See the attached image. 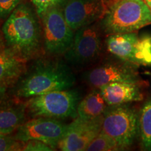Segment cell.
Returning <instances> with one entry per match:
<instances>
[{
    "instance_id": "277c9868",
    "label": "cell",
    "mask_w": 151,
    "mask_h": 151,
    "mask_svg": "<svg viewBox=\"0 0 151 151\" xmlns=\"http://www.w3.org/2000/svg\"><path fill=\"white\" fill-rule=\"evenodd\" d=\"M81 95L76 90H55L29 98L25 103L32 118L48 117L57 119L78 117Z\"/></svg>"
},
{
    "instance_id": "3957f363",
    "label": "cell",
    "mask_w": 151,
    "mask_h": 151,
    "mask_svg": "<svg viewBox=\"0 0 151 151\" xmlns=\"http://www.w3.org/2000/svg\"><path fill=\"white\" fill-rule=\"evenodd\" d=\"M151 24V9L143 0H115L101 19L106 35L134 32Z\"/></svg>"
},
{
    "instance_id": "e0dca14e",
    "label": "cell",
    "mask_w": 151,
    "mask_h": 151,
    "mask_svg": "<svg viewBox=\"0 0 151 151\" xmlns=\"http://www.w3.org/2000/svg\"><path fill=\"white\" fill-rule=\"evenodd\" d=\"M138 129L143 150H151V98L141 109L139 115Z\"/></svg>"
},
{
    "instance_id": "ba28073f",
    "label": "cell",
    "mask_w": 151,
    "mask_h": 151,
    "mask_svg": "<svg viewBox=\"0 0 151 151\" xmlns=\"http://www.w3.org/2000/svg\"><path fill=\"white\" fill-rule=\"evenodd\" d=\"M101 48L99 29L97 24H92L76 30L70 48L64 57L71 65L83 67L97 59Z\"/></svg>"
},
{
    "instance_id": "9c48e42d",
    "label": "cell",
    "mask_w": 151,
    "mask_h": 151,
    "mask_svg": "<svg viewBox=\"0 0 151 151\" xmlns=\"http://www.w3.org/2000/svg\"><path fill=\"white\" fill-rule=\"evenodd\" d=\"M67 127L68 124L60 121L59 119L38 117L21 124L17 129L14 137L22 142L29 140L42 141L55 150Z\"/></svg>"
},
{
    "instance_id": "6da1fadb",
    "label": "cell",
    "mask_w": 151,
    "mask_h": 151,
    "mask_svg": "<svg viewBox=\"0 0 151 151\" xmlns=\"http://www.w3.org/2000/svg\"><path fill=\"white\" fill-rule=\"evenodd\" d=\"M76 78L70 67L62 60H39L24 72L17 83L15 95L31 98L47 92L70 89Z\"/></svg>"
},
{
    "instance_id": "ac0fdd59",
    "label": "cell",
    "mask_w": 151,
    "mask_h": 151,
    "mask_svg": "<svg viewBox=\"0 0 151 151\" xmlns=\"http://www.w3.org/2000/svg\"><path fill=\"white\" fill-rule=\"evenodd\" d=\"M120 146L113 138L104 132H100L97 137L92 140L86 150L88 151H111L120 150Z\"/></svg>"
},
{
    "instance_id": "7a4b0ae2",
    "label": "cell",
    "mask_w": 151,
    "mask_h": 151,
    "mask_svg": "<svg viewBox=\"0 0 151 151\" xmlns=\"http://www.w3.org/2000/svg\"><path fill=\"white\" fill-rule=\"evenodd\" d=\"M36 13L28 5L20 4L1 27L7 47L26 62L41 48V29Z\"/></svg>"
},
{
    "instance_id": "d6986e66",
    "label": "cell",
    "mask_w": 151,
    "mask_h": 151,
    "mask_svg": "<svg viewBox=\"0 0 151 151\" xmlns=\"http://www.w3.org/2000/svg\"><path fill=\"white\" fill-rule=\"evenodd\" d=\"M23 142L9 134H0V151L22 150Z\"/></svg>"
},
{
    "instance_id": "d4e9b609",
    "label": "cell",
    "mask_w": 151,
    "mask_h": 151,
    "mask_svg": "<svg viewBox=\"0 0 151 151\" xmlns=\"http://www.w3.org/2000/svg\"><path fill=\"white\" fill-rule=\"evenodd\" d=\"M143 1L146 3V4L149 6V8L151 9V0H143Z\"/></svg>"
},
{
    "instance_id": "603a6c76",
    "label": "cell",
    "mask_w": 151,
    "mask_h": 151,
    "mask_svg": "<svg viewBox=\"0 0 151 151\" xmlns=\"http://www.w3.org/2000/svg\"><path fill=\"white\" fill-rule=\"evenodd\" d=\"M9 87L8 85L3 83H0V104L6 100V94L7 89H8Z\"/></svg>"
},
{
    "instance_id": "5bb4252c",
    "label": "cell",
    "mask_w": 151,
    "mask_h": 151,
    "mask_svg": "<svg viewBox=\"0 0 151 151\" xmlns=\"http://www.w3.org/2000/svg\"><path fill=\"white\" fill-rule=\"evenodd\" d=\"M25 62L14 50L6 47L0 52V83H15L26 71Z\"/></svg>"
},
{
    "instance_id": "44dd1931",
    "label": "cell",
    "mask_w": 151,
    "mask_h": 151,
    "mask_svg": "<svg viewBox=\"0 0 151 151\" xmlns=\"http://www.w3.org/2000/svg\"><path fill=\"white\" fill-rule=\"evenodd\" d=\"M22 0H0V20H6Z\"/></svg>"
},
{
    "instance_id": "7402d4cb",
    "label": "cell",
    "mask_w": 151,
    "mask_h": 151,
    "mask_svg": "<svg viewBox=\"0 0 151 151\" xmlns=\"http://www.w3.org/2000/svg\"><path fill=\"white\" fill-rule=\"evenodd\" d=\"M22 150L24 151H52L54 150L46 143L38 140H29L23 142Z\"/></svg>"
},
{
    "instance_id": "9a60e30c",
    "label": "cell",
    "mask_w": 151,
    "mask_h": 151,
    "mask_svg": "<svg viewBox=\"0 0 151 151\" xmlns=\"http://www.w3.org/2000/svg\"><path fill=\"white\" fill-rule=\"evenodd\" d=\"M26 104L6 100L0 104V134H9L25 121Z\"/></svg>"
},
{
    "instance_id": "8992f818",
    "label": "cell",
    "mask_w": 151,
    "mask_h": 151,
    "mask_svg": "<svg viewBox=\"0 0 151 151\" xmlns=\"http://www.w3.org/2000/svg\"><path fill=\"white\" fill-rule=\"evenodd\" d=\"M111 54L135 66H151V36L135 32L113 34L106 39Z\"/></svg>"
},
{
    "instance_id": "cb8c5ba5",
    "label": "cell",
    "mask_w": 151,
    "mask_h": 151,
    "mask_svg": "<svg viewBox=\"0 0 151 151\" xmlns=\"http://www.w3.org/2000/svg\"><path fill=\"white\" fill-rule=\"evenodd\" d=\"M6 48V42L4 38V35L1 31V29H0V52Z\"/></svg>"
},
{
    "instance_id": "4fadbf2b",
    "label": "cell",
    "mask_w": 151,
    "mask_h": 151,
    "mask_svg": "<svg viewBox=\"0 0 151 151\" xmlns=\"http://www.w3.org/2000/svg\"><path fill=\"white\" fill-rule=\"evenodd\" d=\"M140 85L124 82H113L99 88L109 106L124 104L143 99Z\"/></svg>"
},
{
    "instance_id": "52a82bcc",
    "label": "cell",
    "mask_w": 151,
    "mask_h": 151,
    "mask_svg": "<svg viewBox=\"0 0 151 151\" xmlns=\"http://www.w3.org/2000/svg\"><path fill=\"white\" fill-rule=\"evenodd\" d=\"M61 6L48 9L40 19L46 52L54 55L65 54L73 42L74 33L64 16Z\"/></svg>"
},
{
    "instance_id": "30bf717a",
    "label": "cell",
    "mask_w": 151,
    "mask_h": 151,
    "mask_svg": "<svg viewBox=\"0 0 151 151\" xmlns=\"http://www.w3.org/2000/svg\"><path fill=\"white\" fill-rule=\"evenodd\" d=\"M84 80L95 88L113 82H124L141 85L144 81L139 76L135 65L122 60L121 62H108L83 73Z\"/></svg>"
},
{
    "instance_id": "5b68a950",
    "label": "cell",
    "mask_w": 151,
    "mask_h": 151,
    "mask_svg": "<svg viewBox=\"0 0 151 151\" xmlns=\"http://www.w3.org/2000/svg\"><path fill=\"white\" fill-rule=\"evenodd\" d=\"M138 121L137 111L131 106H109L102 116L101 131L113 138L124 150L131 146L139 133Z\"/></svg>"
},
{
    "instance_id": "ffe728a7",
    "label": "cell",
    "mask_w": 151,
    "mask_h": 151,
    "mask_svg": "<svg viewBox=\"0 0 151 151\" xmlns=\"http://www.w3.org/2000/svg\"><path fill=\"white\" fill-rule=\"evenodd\" d=\"M67 0H32L38 16L41 18L48 9L57 6H62Z\"/></svg>"
},
{
    "instance_id": "2e32d148",
    "label": "cell",
    "mask_w": 151,
    "mask_h": 151,
    "mask_svg": "<svg viewBox=\"0 0 151 151\" xmlns=\"http://www.w3.org/2000/svg\"><path fill=\"white\" fill-rule=\"evenodd\" d=\"M99 88H95L81 100L78 106V117L94 119L102 116L108 108Z\"/></svg>"
},
{
    "instance_id": "8fae6325",
    "label": "cell",
    "mask_w": 151,
    "mask_h": 151,
    "mask_svg": "<svg viewBox=\"0 0 151 151\" xmlns=\"http://www.w3.org/2000/svg\"><path fill=\"white\" fill-rule=\"evenodd\" d=\"M109 5L106 0H67L62 11L67 23L76 31L101 20Z\"/></svg>"
},
{
    "instance_id": "7c38bea8",
    "label": "cell",
    "mask_w": 151,
    "mask_h": 151,
    "mask_svg": "<svg viewBox=\"0 0 151 151\" xmlns=\"http://www.w3.org/2000/svg\"><path fill=\"white\" fill-rule=\"evenodd\" d=\"M102 116L94 119L76 117L68 124L67 131L58 143V148L63 151L86 150L90 143L101 132Z\"/></svg>"
}]
</instances>
